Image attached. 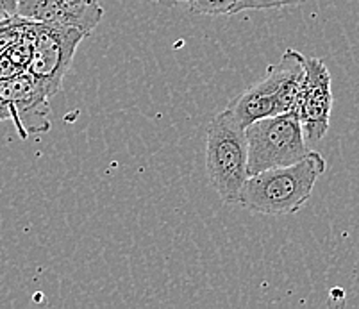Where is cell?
<instances>
[{
	"label": "cell",
	"mask_w": 359,
	"mask_h": 309,
	"mask_svg": "<svg viewBox=\"0 0 359 309\" xmlns=\"http://www.w3.org/2000/svg\"><path fill=\"white\" fill-rule=\"evenodd\" d=\"M327 163L320 152L309 151L306 158L288 167L270 168L249 175L240 195V206L250 213L293 214L304 206L313 193Z\"/></svg>",
	"instance_id": "1"
},
{
	"label": "cell",
	"mask_w": 359,
	"mask_h": 309,
	"mask_svg": "<svg viewBox=\"0 0 359 309\" xmlns=\"http://www.w3.org/2000/svg\"><path fill=\"white\" fill-rule=\"evenodd\" d=\"M205 172L222 202L240 204L241 190L249 179V145L245 127L229 107L208 125Z\"/></svg>",
	"instance_id": "2"
},
{
	"label": "cell",
	"mask_w": 359,
	"mask_h": 309,
	"mask_svg": "<svg viewBox=\"0 0 359 309\" xmlns=\"http://www.w3.org/2000/svg\"><path fill=\"white\" fill-rule=\"evenodd\" d=\"M249 145V175L288 167L309 152L299 113L266 116L245 127Z\"/></svg>",
	"instance_id": "3"
},
{
	"label": "cell",
	"mask_w": 359,
	"mask_h": 309,
	"mask_svg": "<svg viewBox=\"0 0 359 309\" xmlns=\"http://www.w3.org/2000/svg\"><path fill=\"white\" fill-rule=\"evenodd\" d=\"M54 93L40 79L25 71L0 81V107L22 139L50 131V99Z\"/></svg>",
	"instance_id": "4"
},
{
	"label": "cell",
	"mask_w": 359,
	"mask_h": 309,
	"mask_svg": "<svg viewBox=\"0 0 359 309\" xmlns=\"http://www.w3.org/2000/svg\"><path fill=\"white\" fill-rule=\"evenodd\" d=\"M31 38L32 60L29 74L50 88L55 95L61 90L67 71L70 70L75 50L86 36L79 29L57 27L31 20Z\"/></svg>",
	"instance_id": "5"
},
{
	"label": "cell",
	"mask_w": 359,
	"mask_h": 309,
	"mask_svg": "<svg viewBox=\"0 0 359 309\" xmlns=\"http://www.w3.org/2000/svg\"><path fill=\"white\" fill-rule=\"evenodd\" d=\"M302 60L304 56L299 50L288 48L279 63L270 64L263 79L257 81L254 86H250L247 92L241 93L236 100L227 106L241 125L247 127L256 120L277 115V100H279L280 90L285 86L290 71Z\"/></svg>",
	"instance_id": "6"
},
{
	"label": "cell",
	"mask_w": 359,
	"mask_h": 309,
	"mask_svg": "<svg viewBox=\"0 0 359 309\" xmlns=\"http://www.w3.org/2000/svg\"><path fill=\"white\" fill-rule=\"evenodd\" d=\"M332 109V81L327 67L318 57L306 60V81L297 113L309 142H318L329 131Z\"/></svg>",
	"instance_id": "7"
},
{
	"label": "cell",
	"mask_w": 359,
	"mask_h": 309,
	"mask_svg": "<svg viewBox=\"0 0 359 309\" xmlns=\"http://www.w3.org/2000/svg\"><path fill=\"white\" fill-rule=\"evenodd\" d=\"M57 4V27L79 29L90 36L102 20L104 9L99 0H55Z\"/></svg>",
	"instance_id": "8"
},
{
	"label": "cell",
	"mask_w": 359,
	"mask_h": 309,
	"mask_svg": "<svg viewBox=\"0 0 359 309\" xmlns=\"http://www.w3.org/2000/svg\"><path fill=\"white\" fill-rule=\"evenodd\" d=\"M32 60V38H31V20L24 29V34L16 41L0 52V81L11 79L29 71V64Z\"/></svg>",
	"instance_id": "9"
},
{
	"label": "cell",
	"mask_w": 359,
	"mask_h": 309,
	"mask_svg": "<svg viewBox=\"0 0 359 309\" xmlns=\"http://www.w3.org/2000/svg\"><path fill=\"white\" fill-rule=\"evenodd\" d=\"M182 2H186L191 11L198 13V15L222 16L231 15L238 0H182Z\"/></svg>",
	"instance_id": "10"
},
{
	"label": "cell",
	"mask_w": 359,
	"mask_h": 309,
	"mask_svg": "<svg viewBox=\"0 0 359 309\" xmlns=\"http://www.w3.org/2000/svg\"><path fill=\"white\" fill-rule=\"evenodd\" d=\"M27 22V18H22V16H13V18L0 22V52L24 34Z\"/></svg>",
	"instance_id": "11"
},
{
	"label": "cell",
	"mask_w": 359,
	"mask_h": 309,
	"mask_svg": "<svg viewBox=\"0 0 359 309\" xmlns=\"http://www.w3.org/2000/svg\"><path fill=\"white\" fill-rule=\"evenodd\" d=\"M306 0H238L236 6L233 8L231 15H236L240 11H249V9H279L285 6H300Z\"/></svg>",
	"instance_id": "12"
},
{
	"label": "cell",
	"mask_w": 359,
	"mask_h": 309,
	"mask_svg": "<svg viewBox=\"0 0 359 309\" xmlns=\"http://www.w3.org/2000/svg\"><path fill=\"white\" fill-rule=\"evenodd\" d=\"M18 16V0H0V20Z\"/></svg>",
	"instance_id": "13"
},
{
	"label": "cell",
	"mask_w": 359,
	"mask_h": 309,
	"mask_svg": "<svg viewBox=\"0 0 359 309\" xmlns=\"http://www.w3.org/2000/svg\"><path fill=\"white\" fill-rule=\"evenodd\" d=\"M4 120H8V115H6V111L0 107V122H4Z\"/></svg>",
	"instance_id": "14"
},
{
	"label": "cell",
	"mask_w": 359,
	"mask_h": 309,
	"mask_svg": "<svg viewBox=\"0 0 359 309\" xmlns=\"http://www.w3.org/2000/svg\"><path fill=\"white\" fill-rule=\"evenodd\" d=\"M181 2H182V0H181Z\"/></svg>",
	"instance_id": "15"
},
{
	"label": "cell",
	"mask_w": 359,
	"mask_h": 309,
	"mask_svg": "<svg viewBox=\"0 0 359 309\" xmlns=\"http://www.w3.org/2000/svg\"><path fill=\"white\" fill-rule=\"evenodd\" d=\"M0 22H2V20H0Z\"/></svg>",
	"instance_id": "16"
}]
</instances>
